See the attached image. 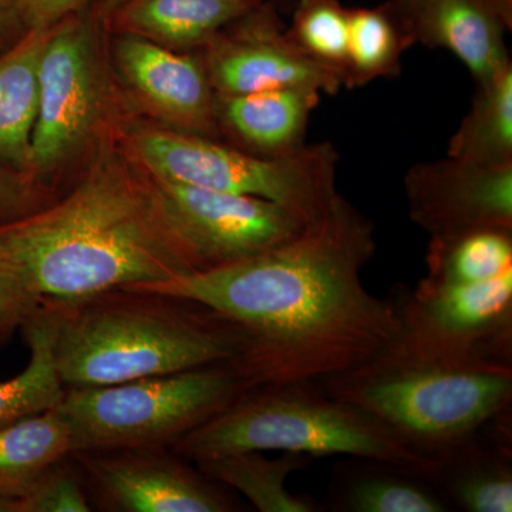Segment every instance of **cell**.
<instances>
[{
    "mask_svg": "<svg viewBox=\"0 0 512 512\" xmlns=\"http://www.w3.org/2000/svg\"><path fill=\"white\" fill-rule=\"evenodd\" d=\"M0 512H16L15 498L3 497V495H0Z\"/></svg>",
    "mask_w": 512,
    "mask_h": 512,
    "instance_id": "cell-35",
    "label": "cell"
},
{
    "mask_svg": "<svg viewBox=\"0 0 512 512\" xmlns=\"http://www.w3.org/2000/svg\"><path fill=\"white\" fill-rule=\"evenodd\" d=\"M322 93L311 86L278 87L262 92L215 94L218 134L229 146L264 158L291 156L305 146L309 119Z\"/></svg>",
    "mask_w": 512,
    "mask_h": 512,
    "instance_id": "cell-17",
    "label": "cell"
},
{
    "mask_svg": "<svg viewBox=\"0 0 512 512\" xmlns=\"http://www.w3.org/2000/svg\"><path fill=\"white\" fill-rule=\"evenodd\" d=\"M114 60L127 86L175 130L220 140L215 93L200 53L117 32Z\"/></svg>",
    "mask_w": 512,
    "mask_h": 512,
    "instance_id": "cell-14",
    "label": "cell"
},
{
    "mask_svg": "<svg viewBox=\"0 0 512 512\" xmlns=\"http://www.w3.org/2000/svg\"><path fill=\"white\" fill-rule=\"evenodd\" d=\"M170 448L192 463L235 451H282L309 457L377 458L423 474L430 466L375 417L329 396L316 382L247 390Z\"/></svg>",
    "mask_w": 512,
    "mask_h": 512,
    "instance_id": "cell-5",
    "label": "cell"
},
{
    "mask_svg": "<svg viewBox=\"0 0 512 512\" xmlns=\"http://www.w3.org/2000/svg\"><path fill=\"white\" fill-rule=\"evenodd\" d=\"M72 454V433L56 407L0 426V495L16 500Z\"/></svg>",
    "mask_w": 512,
    "mask_h": 512,
    "instance_id": "cell-22",
    "label": "cell"
},
{
    "mask_svg": "<svg viewBox=\"0 0 512 512\" xmlns=\"http://www.w3.org/2000/svg\"><path fill=\"white\" fill-rule=\"evenodd\" d=\"M212 90L238 96L289 86H311L335 96L342 76L302 52L271 0L229 23L200 50Z\"/></svg>",
    "mask_w": 512,
    "mask_h": 512,
    "instance_id": "cell-12",
    "label": "cell"
},
{
    "mask_svg": "<svg viewBox=\"0 0 512 512\" xmlns=\"http://www.w3.org/2000/svg\"><path fill=\"white\" fill-rule=\"evenodd\" d=\"M50 28L29 30L0 53V165L30 178L39 100V64Z\"/></svg>",
    "mask_w": 512,
    "mask_h": 512,
    "instance_id": "cell-20",
    "label": "cell"
},
{
    "mask_svg": "<svg viewBox=\"0 0 512 512\" xmlns=\"http://www.w3.org/2000/svg\"><path fill=\"white\" fill-rule=\"evenodd\" d=\"M387 2L393 6V9L396 10L404 20H407V22L412 25L414 12H416L423 0H387Z\"/></svg>",
    "mask_w": 512,
    "mask_h": 512,
    "instance_id": "cell-33",
    "label": "cell"
},
{
    "mask_svg": "<svg viewBox=\"0 0 512 512\" xmlns=\"http://www.w3.org/2000/svg\"><path fill=\"white\" fill-rule=\"evenodd\" d=\"M90 2L92 0H19V5L28 30H42L87 8Z\"/></svg>",
    "mask_w": 512,
    "mask_h": 512,
    "instance_id": "cell-31",
    "label": "cell"
},
{
    "mask_svg": "<svg viewBox=\"0 0 512 512\" xmlns=\"http://www.w3.org/2000/svg\"><path fill=\"white\" fill-rule=\"evenodd\" d=\"M248 386L234 363L107 386L64 387L57 412L74 451L165 448L224 412Z\"/></svg>",
    "mask_w": 512,
    "mask_h": 512,
    "instance_id": "cell-6",
    "label": "cell"
},
{
    "mask_svg": "<svg viewBox=\"0 0 512 512\" xmlns=\"http://www.w3.org/2000/svg\"><path fill=\"white\" fill-rule=\"evenodd\" d=\"M134 153L146 173L207 190L252 195L319 220L338 195L339 154L332 144H305L291 156L264 158L215 138L175 128L133 134Z\"/></svg>",
    "mask_w": 512,
    "mask_h": 512,
    "instance_id": "cell-7",
    "label": "cell"
},
{
    "mask_svg": "<svg viewBox=\"0 0 512 512\" xmlns=\"http://www.w3.org/2000/svg\"><path fill=\"white\" fill-rule=\"evenodd\" d=\"M264 0H126L106 19L116 32L133 33L178 50L200 52L220 30Z\"/></svg>",
    "mask_w": 512,
    "mask_h": 512,
    "instance_id": "cell-19",
    "label": "cell"
},
{
    "mask_svg": "<svg viewBox=\"0 0 512 512\" xmlns=\"http://www.w3.org/2000/svg\"><path fill=\"white\" fill-rule=\"evenodd\" d=\"M28 32L19 0H0V53L16 45Z\"/></svg>",
    "mask_w": 512,
    "mask_h": 512,
    "instance_id": "cell-32",
    "label": "cell"
},
{
    "mask_svg": "<svg viewBox=\"0 0 512 512\" xmlns=\"http://www.w3.org/2000/svg\"><path fill=\"white\" fill-rule=\"evenodd\" d=\"M511 409L456 446L430 458L426 476L448 510L512 511Z\"/></svg>",
    "mask_w": 512,
    "mask_h": 512,
    "instance_id": "cell-15",
    "label": "cell"
},
{
    "mask_svg": "<svg viewBox=\"0 0 512 512\" xmlns=\"http://www.w3.org/2000/svg\"><path fill=\"white\" fill-rule=\"evenodd\" d=\"M409 215L430 241L481 229L512 231V165L457 160L423 161L404 174Z\"/></svg>",
    "mask_w": 512,
    "mask_h": 512,
    "instance_id": "cell-13",
    "label": "cell"
},
{
    "mask_svg": "<svg viewBox=\"0 0 512 512\" xmlns=\"http://www.w3.org/2000/svg\"><path fill=\"white\" fill-rule=\"evenodd\" d=\"M42 303L22 266L0 244V349L20 333Z\"/></svg>",
    "mask_w": 512,
    "mask_h": 512,
    "instance_id": "cell-29",
    "label": "cell"
},
{
    "mask_svg": "<svg viewBox=\"0 0 512 512\" xmlns=\"http://www.w3.org/2000/svg\"><path fill=\"white\" fill-rule=\"evenodd\" d=\"M47 202L36 181L0 165V225L25 217Z\"/></svg>",
    "mask_w": 512,
    "mask_h": 512,
    "instance_id": "cell-30",
    "label": "cell"
},
{
    "mask_svg": "<svg viewBox=\"0 0 512 512\" xmlns=\"http://www.w3.org/2000/svg\"><path fill=\"white\" fill-rule=\"evenodd\" d=\"M426 278L478 284L512 271V231L481 229L446 241H429Z\"/></svg>",
    "mask_w": 512,
    "mask_h": 512,
    "instance_id": "cell-26",
    "label": "cell"
},
{
    "mask_svg": "<svg viewBox=\"0 0 512 512\" xmlns=\"http://www.w3.org/2000/svg\"><path fill=\"white\" fill-rule=\"evenodd\" d=\"M20 333L30 349L29 365L20 375L0 382V426L53 409L64 393L53 359L55 320L46 303Z\"/></svg>",
    "mask_w": 512,
    "mask_h": 512,
    "instance_id": "cell-25",
    "label": "cell"
},
{
    "mask_svg": "<svg viewBox=\"0 0 512 512\" xmlns=\"http://www.w3.org/2000/svg\"><path fill=\"white\" fill-rule=\"evenodd\" d=\"M375 252V222L338 192L282 247L136 288L200 302L238 325L245 349L234 365L248 390L315 382L375 359L396 338L392 299L362 281Z\"/></svg>",
    "mask_w": 512,
    "mask_h": 512,
    "instance_id": "cell-1",
    "label": "cell"
},
{
    "mask_svg": "<svg viewBox=\"0 0 512 512\" xmlns=\"http://www.w3.org/2000/svg\"><path fill=\"white\" fill-rule=\"evenodd\" d=\"M315 382L429 461L512 407V365L420 359L389 349Z\"/></svg>",
    "mask_w": 512,
    "mask_h": 512,
    "instance_id": "cell-4",
    "label": "cell"
},
{
    "mask_svg": "<svg viewBox=\"0 0 512 512\" xmlns=\"http://www.w3.org/2000/svg\"><path fill=\"white\" fill-rule=\"evenodd\" d=\"M165 218L198 271L220 268L282 247L313 222L279 202L174 183L148 174Z\"/></svg>",
    "mask_w": 512,
    "mask_h": 512,
    "instance_id": "cell-10",
    "label": "cell"
},
{
    "mask_svg": "<svg viewBox=\"0 0 512 512\" xmlns=\"http://www.w3.org/2000/svg\"><path fill=\"white\" fill-rule=\"evenodd\" d=\"M46 305L55 320L53 359L64 387L237 363L245 349L241 328L214 309L136 286Z\"/></svg>",
    "mask_w": 512,
    "mask_h": 512,
    "instance_id": "cell-3",
    "label": "cell"
},
{
    "mask_svg": "<svg viewBox=\"0 0 512 512\" xmlns=\"http://www.w3.org/2000/svg\"><path fill=\"white\" fill-rule=\"evenodd\" d=\"M288 35L305 55L338 72L348 56L349 9L339 0H298Z\"/></svg>",
    "mask_w": 512,
    "mask_h": 512,
    "instance_id": "cell-27",
    "label": "cell"
},
{
    "mask_svg": "<svg viewBox=\"0 0 512 512\" xmlns=\"http://www.w3.org/2000/svg\"><path fill=\"white\" fill-rule=\"evenodd\" d=\"M87 6L50 28L39 64V100L30 148L33 181L57 170L92 136L103 107L99 23Z\"/></svg>",
    "mask_w": 512,
    "mask_h": 512,
    "instance_id": "cell-9",
    "label": "cell"
},
{
    "mask_svg": "<svg viewBox=\"0 0 512 512\" xmlns=\"http://www.w3.org/2000/svg\"><path fill=\"white\" fill-rule=\"evenodd\" d=\"M84 483L107 510L232 512L239 504L192 461L165 448L74 451Z\"/></svg>",
    "mask_w": 512,
    "mask_h": 512,
    "instance_id": "cell-11",
    "label": "cell"
},
{
    "mask_svg": "<svg viewBox=\"0 0 512 512\" xmlns=\"http://www.w3.org/2000/svg\"><path fill=\"white\" fill-rule=\"evenodd\" d=\"M72 457V456H70ZM70 457L50 467L25 494L16 498V512H89V497L79 467ZM74 461V460H73Z\"/></svg>",
    "mask_w": 512,
    "mask_h": 512,
    "instance_id": "cell-28",
    "label": "cell"
},
{
    "mask_svg": "<svg viewBox=\"0 0 512 512\" xmlns=\"http://www.w3.org/2000/svg\"><path fill=\"white\" fill-rule=\"evenodd\" d=\"M0 244L45 303L197 272L150 177L111 157L93 165L64 197L0 225Z\"/></svg>",
    "mask_w": 512,
    "mask_h": 512,
    "instance_id": "cell-2",
    "label": "cell"
},
{
    "mask_svg": "<svg viewBox=\"0 0 512 512\" xmlns=\"http://www.w3.org/2000/svg\"><path fill=\"white\" fill-rule=\"evenodd\" d=\"M412 29L416 43L453 53L476 83L512 63L505 43L512 0H423Z\"/></svg>",
    "mask_w": 512,
    "mask_h": 512,
    "instance_id": "cell-16",
    "label": "cell"
},
{
    "mask_svg": "<svg viewBox=\"0 0 512 512\" xmlns=\"http://www.w3.org/2000/svg\"><path fill=\"white\" fill-rule=\"evenodd\" d=\"M397 329L389 350L420 359L512 365V271L478 284L423 279L390 296Z\"/></svg>",
    "mask_w": 512,
    "mask_h": 512,
    "instance_id": "cell-8",
    "label": "cell"
},
{
    "mask_svg": "<svg viewBox=\"0 0 512 512\" xmlns=\"http://www.w3.org/2000/svg\"><path fill=\"white\" fill-rule=\"evenodd\" d=\"M476 86L470 110L448 140L447 156L491 167L512 165V63Z\"/></svg>",
    "mask_w": 512,
    "mask_h": 512,
    "instance_id": "cell-24",
    "label": "cell"
},
{
    "mask_svg": "<svg viewBox=\"0 0 512 512\" xmlns=\"http://www.w3.org/2000/svg\"><path fill=\"white\" fill-rule=\"evenodd\" d=\"M124 2H126V0H92L90 6H92L94 12L106 22V19L109 18L111 13L117 8H120Z\"/></svg>",
    "mask_w": 512,
    "mask_h": 512,
    "instance_id": "cell-34",
    "label": "cell"
},
{
    "mask_svg": "<svg viewBox=\"0 0 512 512\" xmlns=\"http://www.w3.org/2000/svg\"><path fill=\"white\" fill-rule=\"evenodd\" d=\"M311 458L296 453L268 458L262 451H235L195 464L212 480L244 495L258 511L319 512L323 507L318 501L286 488L292 474L311 466Z\"/></svg>",
    "mask_w": 512,
    "mask_h": 512,
    "instance_id": "cell-21",
    "label": "cell"
},
{
    "mask_svg": "<svg viewBox=\"0 0 512 512\" xmlns=\"http://www.w3.org/2000/svg\"><path fill=\"white\" fill-rule=\"evenodd\" d=\"M414 45L412 25L387 0L373 8L349 9L343 87L359 89L382 77L397 76L404 52Z\"/></svg>",
    "mask_w": 512,
    "mask_h": 512,
    "instance_id": "cell-23",
    "label": "cell"
},
{
    "mask_svg": "<svg viewBox=\"0 0 512 512\" xmlns=\"http://www.w3.org/2000/svg\"><path fill=\"white\" fill-rule=\"evenodd\" d=\"M345 458L335 467L323 511H450L436 487L417 468L377 458Z\"/></svg>",
    "mask_w": 512,
    "mask_h": 512,
    "instance_id": "cell-18",
    "label": "cell"
}]
</instances>
